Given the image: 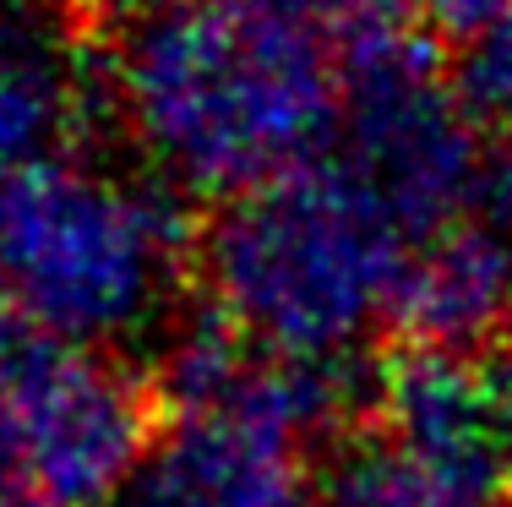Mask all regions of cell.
Segmentation results:
<instances>
[{
    "label": "cell",
    "mask_w": 512,
    "mask_h": 507,
    "mask_svg": "<svg viewBox=\"0 0 512 507\" xmlns=\"http://www.w3.org/2000/svg\"><path fill=\"white\" fill-rule=\"evenodd\" d=\"M349 0H131L115 99L158 175L246 197L333 153L349 110Z\"/></svg>",
    "instance_id": "cell-1"
},
{
    "label": "cell",
    "mask_w": 512,
    "mask_h": 507,
    "mask_svg": "<svg viewBox=\"0 0 512 507\" xmlns=\"http://www.w3.org/2000/svg\"><path fill=\"white\" fill-rule=\"evenodd\" d=\"M414 257L409 229L338 153L224 202L202 240L213 311L284 360H349Z\"/></svg>",
    "instance_id": "cell-2"
},
{
    "label": "cell",
    "mask_w": 512,
    "mask_h": 507,
    "mask_svg": "<svg viewBox=\"0 0 512 507\" xmlns=\"http://www.w3.org/2000/svg\"><path fill=\"white\" fill-rule=\"evenodd\" d=\"M180 219L158 191L50 159L0 175V333L99 349L158 317Z\"/></svg>",
    "instance_id": "cell-3"
},
{
    "label": "cell",
    "mask_w": 512,
    "mask_h": 507,
    "mask_svg": "<svg viewBox=\"0 0 512 507\" xmlns=\"http://www.w3.org/2000/svg\"><path fill=\"white\" fill-rule=\"evenodd\" d=\"M512 442L491 371L442 349H404L376 415L322 469L316 507H502Z\"/></svg>",
    "instance_id": "cell-4"
},
{
    "label": "cell",
    "mask_w": 512,
    "mask_h": 507,
    "mask_svg": "<svg viewBox=\"0 0 512 507\" xmlns=\"http://www.w3.org/2000/svg\"><path fill=\"white\" fill-rule=\"evenodd\" d=\"M148 442L153 409L109 355L0 333V464L39 507H115Z\"/></svg>",
    "instance_id": "cell-5"
},
{
    "label": "cell",
    "mask_w": 512,
    "mask_h": 507,
    "mask_svg": "<svg viewBox=\"0 0 512 507\" xmlns=\"http://www.w3.org/2000/svg\"><path fill=\"white\" fill-rule=\"evenodd\" d=\"M333 153L420 246L474 202V180L491 148L480 142V115L469 99L436 77V55H420L349 88Z\"/></svg>",
    "instance_id": "cell-6"
},
{
    "label": "cell",
    "mask_w": 512,
    "mask_h": 507,
    "mask_svg": "<svg viewBox=\"0 0 512 507\" xmlns=\"http://www.w3.org/2000/svg\"><path fill=\"white\" fill-rule=\"evenodd\" d=\"M115 507H316L300 437L251 409H186L148 442Z\"/></svg>",
    "instance_id": "cell-7"
},
{
    "label": "cell",
    "mask_w": 512,
    "mask_h": 507,
    "mask_svg": "<svg viewBox=\"0 0 512 507\" xmlns=\"http://www.w3.org/2000/svg\"><path fill=\"white\" fill-rule=\"evenodd\" d=\"M512 322V224L463 208L420 240L393 300V328L409 349L463 355Z\"/></svg>",
    "instance_id": "cell-8"
},
{
    "label": "cell",
    "mask_w": 512,
    "mask_h": 507,
    "mask_svg": "<svg viewBox=\"0 0 512 507\" xmlns=\"http://www.w3.org/2000/svg\"><path fill=\"white\" fill-rule=\"evenodd\" d=\"M88 110V77L71 39L33 0H0V175L60 159Z\"/></svg>",
    "instance_id": "cell-9"
},
{
    "label": "cell",
    "mask_w": 512,
    "mask_h": 507,
    "mask_svg": "<svg viewBox=\"0 0 512 507\" xmlns=\"http://www.w3.org/2000/svg\"><path fill=\"white\" fill-rule=\"evenodd\" d=\"M458 93L469 99V110L480 115V126L512 131V6L474 44H463Z\"/></svg>",
    "instance_id": "cell-10"
},
{
    "label": "cell",
    "mask_w": 512,
    "mask_h": 507,
    "mask_svg": "<svg viewBox=\"0 0 512 507\" xmlns=\"http://www.w3.org/2000/svg\"><path fill=\"white\" fill-rule=\"evenodd\" d=\"M491 393H496V409H502V426H507V442H512V349H507L502 360H496Z\"/></svg>",
    "instance_id": "cell-11"
},
{
    "label": "cell",
    "mask_w": 512,
    "mask_h": 507,
    "mask_svg": "<svg viewBox=\"0 0 512 507\" xmlns=\"http://www.w3.org/2000/svg\"><path fill=\"white\" fill-rule=\"evenodd\" d=\"M0 507H39V497H33V491L22 486L6 464H0Z\"/></svg>",
    "instance_id": "cell-12"
},
{
    "label": "cell",
    "mask_w": 512,
    "mask_h": 507,
    "mask_svg": "<svg viewBox=\"0 0 512 507\" xmlns=\"http://www.w3.org/2000/svg\"><path fill=\"white\" fill-rule=\"evenodd\" d=\"M502 507H512V491H507V502H502Z\"/></svg>",
    "instance_id": "cell-13"
}]
</instances>
